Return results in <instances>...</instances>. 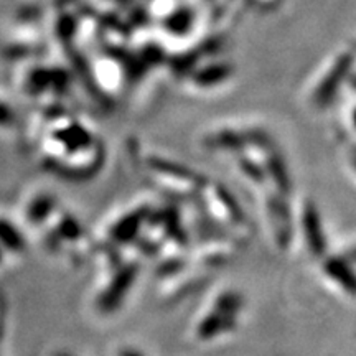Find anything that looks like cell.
<instances>
[{
    "instance_id": "8",
    "label": "cell",
    "mask_w": 356,
    "mask_h": 356,
    "mask_svg": "<svg viewBox=\"0 0 356 356\" xmlns=\"http://www.w3.org/2000/svg\"><path fill=\"white\" fill-rule=\"evenodd\" d=\"M353 163H355V167H356V154H355V157H353Z\"/></svg>"
},
{
    "instance_id": "2",
    "label": "cell",
    "mask_w": 356,
    "mask_h": 356,
    "mask_svg": "<svg viewBox=\"0 0 356 356\" xmlns=\"http://www.w3.org/2000/svg\"><path fill=\"white\" fill-rule=\"evenodd\" d=\"M325 273L330 275L338 286L343 287L346 292L356 296V273L348 259L332 257V259L325 262Z\"/></svg>"
},
{
    "instance_id": "4",
    "label": "cell",
    "mask_w": 356,
    "mask_h": 356,
    "mask_svg": "<svg viewBox=\"0 0 356 356\" xmlns=\"http://www.w3.org/2000/svg\"><path fill=\"white\" fill-rule=\"evenodd\" d=\"M134 280V269H124L121 275H118V279L111 284L109 291L104 293V297L101 299V305L104 310H113L118 307V302L122 300V297L127 293V289L131 287Z\"/></svg>"
},
{
    "instance_id": "5",
    "label": "cell",
    "mask_w": 356,
    "mask_h": 356,
    "mask_svg": "<svg viewBox=\"0 0 356 356\" xmlns=\"http://www.w3.org/2000/svg\"><path fill=\"white\" fill-rule=\"evenodd\" d=\"M119 356H144V355L139 353V351H136V350H124Z\"/></svg>"
},
{
    "instance_id": "1",
    "label": "cell",
    "mask_w": 356,
    "mask_h": 356,
    "mask_svg": "<svg viewBox=\"0 0 356 356\" xmlns=\"http://www.w3.org/2000/svg\"><path fill=\"white\" fill-rule=\"evenodd\" d=\"M302 225H304L307 244H309L310 252L314 256H322L325 252V248H327V243H325L322 220H320L318 210L312 203L305 207L304 215H302Z\"/></svg>"
},
{
    "instance_id": "6",
    "label": "cell",
    "mask_w": 356,
    "mask_h": 356,
    "mask_svg": "<svg viewBox=\"0 0 356 356\" xmlns=\"http://www.w3.org/2000/svg\"><path fill=\"white\" fill-rule=\"evenodd\" d=\"M348 261H350V262H356V246L350 249V252H348Z\"/></svg>"
},
{
    "instance_id": "7",
    "label": "cell",
    "mask_w": 356,
    "mask_h": 356,
    "mask_svg": "<svg viewBox=\"0 0 356 356\" xmlns=\"http://www.w3.org/2000/svg\"><path fill=\"white\" fill-rule=\"evenodd\" d=\"M353 124H355V127H356V109L353 111Z\"/></svg>"
},
{
    "instance_id": "3",
    "label": "cell",
    "mask_w": 356,
    "mask_h": 356,
    "mask_svg": "<svg viewBox=\"0 0 356 356\" xmlns=\"http://www.w3.org/2000/svg\"><path fill=\"white\" fill-rule=\"evenodd\" d=\"M236 325V315L226 314V312L215 309L213 314L208 315L207 318L203 320L202 325H200V337L203 340H208V338H215L221 333L231 330Z\"/></svg>"
}]
</instances>
